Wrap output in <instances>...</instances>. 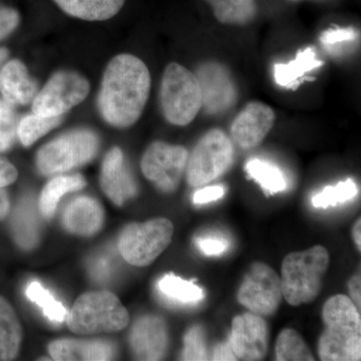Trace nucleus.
Segmentation results:
<instances>
[{
	"mask_svg": "<svg viewBox=\"0 0 361 361\" xmlns=\"http://www.w3.org/2000/svg\"><path fill=\"white\" fill-rule=\"evenodd\" d=\"M151 90V75L144 61L133 54L115 56L104 73L97 106L104 120L129 128L141 118Z\"/></svg>",
	"mask_w": 361,
	"mask_h": 361,
	"instance_id": "1",
	"label": "nucleus"
},
{
	"mask_svg": "<svg viewBox=\"0 0 361 361\" xmlns=\"http://www.w3.org/2000/svg\"><path fill=\"white\" fill-rule=\"evenodd\" d=\"M324 331L318 341L323 361L361 360L360 311L348 296L337 294L323 305Z\"/></svg>",
	"mask_w": 361,
	"mask_h": 361,
	"instance_id": "2",
	"label": "nucleus"
},
{
	"mask_svg": "<svg viewBox=\"0 0 361 361\" xmlns=\"http://www.w3.org/2000/svg\"><path fill=\"white\" fill-rule=\"evenodd\" d=\"M329 266V253L323 246L288 254L282 262L280 277L285 300L295 307L313 302L322 290Z\"/></svg>",
	"mask_w": 361,
	"mask_h": 361,
	"instance_id": "3",
	"label": "nucleus"
},
{
	"mask_svg": "<svg viewBox=\"0 0 361 361\" xmlns=\"http://www.w3.org/2000/svg\"><path fill=\"white\" fill-rule=\"evenodd\" d=\"M161 113L169 123L185 127L202 110L200 84L196 75L179 63L168 65L160 87Z\"/></svg>",
	"mask_w": 361,
	"mask_h": 361,
	"instance_id": "4",
	"label": "nucleus"
},
{
	"mask_svg": "<svg viewBox=\"0 0 361 361\" xmlns=\"http://www.w3.org/2000/svg\"><path fill=\"white\" fill-rule=\"evenodd\" d=\"M68 317V326L78 334H96L123 330L130 316L118 297L111 292H89L78 298Z\"/></svg>",
	"mask_w": 361,
	"mask_h": 361,
	"instance_id": "5",
	"label": "nucleus"
},
{
	"mask_svg": "<svg viewBox=\"0 0 361 361\" xmlns=\"http://www.w3.org/2000/svg\"><path fill=\"white\" fill-rule=\"evenodd\" d=\"M99 147V137L92 130H71L40 149L37 157V168L45 176L68 172L92 161Z\"/></svg>",
	"mask_w": 361,
	"mask_h": 361,
	"instance_id": "6",
	"label": "nucleus"
},
{
	"mask_svg": "<svg viewBox=\"0 0 361 361\" xmlns=\"http://www.w3.org/2000/svg\"><path fill=\"white\" fill-rule=\"evenodd\" d=\"M233 161L234 146L231 139L222 130H209L188 158L185 171L188 184L199 188L219 179L231 168Z\"/></svg>",
	"mask_w": 361,
	"mask_h": 361,
	"instance_id": "7",
	"label": "nucleus"
},
{
	"mask_svg": "<svg viewBox=\"0 0 361 361\" xmlns=\"http://www.w3.org/2000/svg\"><path fill=\"white\" fill-rule=\"evenodd\" d=\"M174 226L166 218L130 224L123 229L118 240L123 258L137 267L153 263L172 242Z\"/></svg>",
	"mask_w": 361,
	"mask_h": 361,
	"instance_id": "8",
	"label": "nucleus"
},
{
	"mask_svg": "<svg viewBox=\"0 0 361 361\" xmlns=\"http://www.w3.org/2000/svg\"><path fill=\"white\" fill-rule=\"evenodd\" d=\"M90 92L89 80L75 71L54 73L32 102V113L45 116H63L85 101Z\"/></svg>",
	"mask_w": 361,
	"mask_h": 361,
	"instance_id": "9",
	"label": "nucleus"
},
{
	"mask_svg": "<svg viewBox=\"0 0 361 361\" xmlns=\"http://www.w3.org/2000/svg\"><path fill=\"white\" fill-rule=\"evenodd\" d=\"M282 297L280 277L272 267L263 262L251 265L237 293L241 305L260 316L274 314Z\"/></svg>",
	"mask_w": 361,
	"mask_h": 361,
	"instance_id": "10",
	"label": "nucleus"
},
{
	"mask_svg": "<svg viewBox=\"0 0 361 361\" xmlns=\"http://www.w3.org/2000/svg\"><path fill=\"white\" fill-rule=\"evenodd\" d=\"M189 153L182 146L155 142L149 145L141 161L142 174L164 192H173L179 186L186 171Z\"/></svg>",
	"mask_w": 361,
	"mask_h": 361,
	"instance_id": "11",
	"label": "nucleus"
},
{
	"mask_svg": "<svg viewBox=\"0 0 361 361\" xmlns=\"http://www.w3.org/2000/svg\"><path fill=\"white\" fill-rule=\"evenodd\" d=\"M202 109L208 115H219L231 109L237 101V87L229 70L221 63L209 61L198 68Z\"/></svg>",
	"mask_w": 361,
	"mask_h": 361,
	"instance_id": "12",
	"label": "nucleus"
},
{
	"mask_svg": "<svg viewBox=\"0 0 361 361\" xmlns=\"http://www.w3.org/2000/svg\"><path fill=\"white\" fill-rule=\"evenodd\" d=\"M228 341L238 360H264L269 342L267 322L263 316L252 312L236 316Z\"/></svg>",
	"mask_w": 361,
	"mask_h": 361,
	"instance_id": "13",
	"label": "nucleus"
},
{
	"mask_svg": "<svg viewBox=\"0 0 361 361\" xmlns=\"http://www.w3.org/2000/svg\"><path fill=\"white\" fill-rule=\"evenodd\" d=\"M275 111L261 102H250L235 116L231 137L240 148L250 149L259 146L274 126Z\"/></svg>",
	"mask_w": 361,
	"mask_h": 361,
	"instance_id": "14",
	"label": "nucleus"
},
{
	"mask_svg": "<svg viewBox=\"0 0 361 361\" xmlns=\"http://www.w3.org/2000/svg\"><path fill=\"white\" fill-rule=\"evenodd\" d=\"M130 342L133 353L139 360H161L169 342L165 322L160 316H142L133 326Z\"/></svg>",
	"mask_w": 361,
	"mask_h": 361,
	"instance_id": "15",
	"label": "nucleus"
},
{
	"mask_svg": "<svg viewBox=\"0 0 361 361\" xmlns=\"http://www.w3.org/2000/svg\"><path fill=\"white\" fill-rule=\"evenodd\" d=\"M101 186L104 194L116 205L122 206L137 194L134 177L126 163L125 156L118 148H113L104 157L102 166Z\"/></svg>",
	"mask_w": 361,
	"mask_h": 361,
	"instance_id": "16",
	"label": "nucleus"
},
{
	"mask_svg": "<svg viewBox=\"0 0 361 361\" xmlns=\"http://www.w3.org/2000/svg\"><path fill=\"white\" fill-rule=\"evenodd\" d=\"M0 92L13 106H23L37 96V82L30 77L27 68L20 61L13 59L0 70Z\"/></svg>",
	"mask_w": 361,
	"mask_h": 361,
	"instance_id": "17",
	"label": "nucleus"
},
{
	"mask_svg": "<svg viewBox=\"0 0 361 361\" xmlns=\"http://www.w3.org/2000/svg\"><path fill=\"white\" fill-rule=\"evenodd\" d=\"M49 353L54 360H111L115 357L113 343L104 341H80L63 339L49 344Z\"/></svg>",
	"mask_w": 361,
	"mask_h": 361,
	"instance_id": "18",
	"label": "nucleus"
},
{
	"mask_svg": "<svg viewBox=\"0 0 361 361\" xmlns=\"http://www.w3.org/2000/svg\"><path fill=\"white\" fill-rule=\"evenodd\" d=\"M104 221L101 205L90 197H78L68 204L63 213V224L73 234L90 236L99 231Z\"/></svg>",
	"mask_w": 361,
	"mask_h": 361,
	"instance_id": "19",
	"label": "nucleus"
},
{
	"mask_svg": "<svg viewBox=\"0 0 361 361\" xmlns=\"http://www.w3.org/2000/svg\"><path fill=\"white\" fill-rule=\"evenodd\" d=\"M63 13L87 21H103L114 18L126 0H54Z\"/></svg>",
	"mask_w": 361,
	"mask_h": 361,
	"instance_id": "20",
	"label": "nucleus"
},
{
	"mask_svg": "<svg viewBox=\"0 0 361 361\" xmlns=\"http://www.w3.org/2000/svg\"><path fill=\"white\" fill-rule=\"evenodd\" d=\"M11 230L16 243L25 250L35 248L39 243V219L35 203L30 197L21 199L16 207L11 220Z\"/></svg>",
	"mask_w": 361,
	"mask_h": 361,
	"instance_id": "21",
	"label": "nucleus"
},
{
	"mask_svg": "<svg viewBox=\"0 0 361 361\" xmlns=\"http://www.w3.org/2000/svg\"><path fill=\"white\" fill-rule=\"evenodd\" d=\"M323 61L316 58L314 51L311 47L298 51L296 58L290 63H278L274 66L275 80L278 85L287 89H295L299 85V78L310 71L320 68Z\"/></svg>",
	"mask_w": 361,
	"mask_h": 361,
	"instance_id": "22",
	"label": "nucleus"
},
{
	"mask_svg": "<svg viewBox=\"0 0 361 361\" xmlns=\"http://www.w3.org/2000/svg\"><path fill=\"white\" fill-rule=\"evenodd\" d=\"M21 342V327L16 312L6 299L0 297V360H13Z\"/></svg>",
	"mask_w": 361,
	"mask_h": 361,
	"instance_id": "23",
	"label": "nucleus"
},
{
	"mask_svg": "<svg viewBox=\"0 0 361 361\" xmlns=\"http://www.w3.org/2000/svg\"><path fill=\"white\" fill-rule=\"evenodd\" d=\"M212 7L214 16L223 25H246L255 18V0H205Z\"/></svg>",
	"mask_w": 361,
	"mask_h": 361,
	"instance_id": "24",
	"label": "nucleus"
},
{
	"mask_svg": "<svg viewBox=\"0 0 361 361\" xmlns=\"http://www.w3.org/2000/svg\"><path fill=\"white\" fill-rule=\"evenodd\" d=\"M85 186L84 177L80 175L61 176L47 183L39 198V210L47 219L56 212L59 202L63 195L78 191Z\"/></svg>",
	"mask_w": 361,
	"mask_h": 361,
	"instance_id": "25",
	"label": "nucleus"
},
{
	"mask_svg": "<svg viewBox=\"0 0 361 361\" xmlns=\"http://www.w3.org/2000/svg\"><path fill=\"white\" fill-rule=\"evenodd\" d=\"M247 174L268 195L283 192L287 187L284 174L277 166L260 159H252L246 164Z\"/></svg>",
	"mask_w": 361,
	"mask_h": 361,
	"instance_id": "26",
	"label": "nucleus"
},
{
	"mask_svg": "<svg viewBox=\"0 0 361 361\" xmlns=\"http://www.w3.org/2000/svg\"><path fill=\"white\" fill-rule=\"evenodd\" d=\"M278 361H313L314 356L296 330L286 329L280 332L275 345Z\"/></svg>",
	"mask_w": 361,
	"mask_h": 361,
	"instance_id": "27",
	"label": "nucleus"
},
{
	"mask_svg": "<svg viewBox=\"0 0 361 361\" xmlns=\"http://www.w3.org/2000/svg\"><path fill=\"white\" fill-rule=\"evenodd\" d=\"M158 288L168 298L182 303L199 302L205 297L204 291L198 285L186 281L174 274H168L161 278Z\"/></svg>",
	"mask_w": 361,
	"mask_h": 361,
	"instance_id": "28",
	"label": "nucleus"
},
{
	"mask_svg": "<svg viewBox=\"0 0 361 361\" xmlns=\"http://www.w3.org/2000/svg\"><path fill=\"white\" fill-rule=\"evenodd\" d=\"M61 122V116H45L32 114V115L25 116L20 121L16 132L21 144L25 147H30L42 135L58 127Z\"/></svg>",
	"mask_w": 361,
	"mask_h": 361,
	"instance_id": "29",
	"label": "nucleus"
},
{
	"mask_svg": "<svg viewBox=\"0 0 361 361\" xmlns=\"http://www.w3.org/2000/svg\"><path fill=\"white\" fill-rule=\"evenodd\" d=\"M26 296L42 308L44 314L54 322H63L68 316V311L63 304L44 289L39 282L33 281L26 288Z\"/></svg>",
	"mask_w": 361,
	"mask_h": 361,
	"instance_id": "30",
	"label": "nucleus"
},
{
	"mask_svg": "<svg viewBox=\"0 0 361 361\" xmlns=\"http://www.w3.org/2000/svg\"><path fill=\"white\" fill-rule=\"evenodd\" d=\"M358 193L357 186L353 180L341 182L336 186L324 188L322 192L315 195L312 198V205L316 208H327L336 206L337 204L353 200Z\"/></svg>",
	"mask_w": 361,
	"mask_h": 361,
	"instance_id": "31",
	"label": "nucleus"
},
{
	"mask_svg": "<svg viewBox=\"0 0 361 361\" xmlns=\"http://www.w3.org/2000/svg\"><path fill=\"white\" fill-rule=\"evenodd\" d=\"M183 360H208L207 358L205 331H204V329L201 325H195V326L188 330L184 338Z\"/></svg>",
	"mask_w": 361,
	"mask_h": 361,
	"instance_id": "32",
	"label": "nucleus"
},
{
	"mask_svg": "<svg viewBox=\"0 0 361 361\" xmlns=\"http://www.w3.org/2000/svg\"><path fill=\"white\" fill-rule=\"evenodd\" d=\"M115 257L110 252H102L90 262V274L99 283H106L113 276L116 268Z\"/></svg>",
	"mask_w": 361,
	"mask_h": 361,
	"instance_id": "33",
	"label": "nucleus"
},
{
	"mask_svg": "<svg viewBox=\"0 0 361 361\" xmlns=\"http://www.w3.org/2000/svg\"><path fill=\"white\" fill-rule=\"evenodd\" d=\"M20 16L13 7L0 6V40L6 39L20 25Z\"/></svg>",
	"mask_w": 361,
	"mask_h": 361,
	"instance_id": "34",
	"label": "nucleus"
},
{
	"mask_svg": "<svg viewBox=\"0 0 361 361\" xmlns=\"http://www.w3.org/2000/svg\"><path fill=\"white\" fill-rule=\"evenodd\" d=\"M357 37V32L353 28H331L323 32L320 40L325 45H336L344 42H353Z\"/></svg>",
	"mask_w": 361,
	"mask_h": 361,
	"instance_id": "35",
	"label": "nucleus"
},
{
	"mask_svg": "<svg viewBox=\"0 0 361 361\" xmlns=\"http://www.w3.org/2000/svg\"><path fill=\"white\" fill-rule=\"evenodd\" d=\"M196 245L206 255H220L227 251L229 242L224 238L200 237L196 239Z\"/></svg>",
	"mask_w": 361,
	"mask_h": 361,
	"instance_id": "36",
	"label": "nucleus"
},
{
	"mask_svg": "<svg viewBox=\"0 0 361 361\" xmlns=\"http://www.w3.org/2000/svg\"><path fill=\"white\" fill-rule=\"evenodd\" d=\"M16 122H7L0 118V152L7 151L16 139Z\"/></svg>",
	"mask_w": 361,
	"mask_h": 361,
	"instance_id": "37",
	"label": "nucleus"
},
{
	"mask_svg": "<svg viewBox=\"0 0 361 361\" xmlns=\"http://www.w3.org/2000/svg\"><path fill=\"white\" fill-rule=\"evenodd\" d=\"M223 195H224V188L222 186L203 188L194 194L193 201L195 204L201 205V204L218 200V199L222 198Z\"/></svg>",
	"mask_w": 361,
	"mask_h": 361,
	"instance_id": "38",
	"label": "nucleus"
},
{
	"mask_svg": "<svg viewBox=\"0 0 361 361\" xmlns=\"http://www.w3.org/2000/svg\"><path fill=\"white\" fill-rule=\"evenodd\" d=\"M18 170L6 159L0 157V188L8 186L18 179Z\"/></svg>",
	"mask_w": 361,
	"mask_h": 361,
	"instance_id": "39",
	"label": "nucleus"
},
{
	"mask_svg": "<svg viewBox=\"0 0 361 361\" xmlns=\"http://www.w3.org/2000/svg\"><path fill=\"white\" fill-rule=\"evenodd\" d=\"M213 360H238L236 355H235L234 351L230 345L229 341H226L224 343L218 344L216 346L215 349H214Z\"/></svg>",
	"mask_w": 361,
	"mask_h": 361,
	"instance_id": "40",
	"label": "nucleus"
},
{
	"mask_svg": "<svg viewBox=\"0 0 361 361\" xmlns=\"http://www.w3.org/2000/svg\"><path fill=\"white\" fill-rule=\"evenodd\" d=\"M360 275H355L349 280L348 289L349 294H350V299L357 310L360 311L361 308V294H360Z\"/></svg>",
	"mask_w": 361,
	"mask_h": 361,
	"instance_id": "41",
	"label": "nucleus"
},
{
	"mask_svg": "<svg viewBox=\"0 0 361 361\" xmlns=\"http://www.w3.org/2000/svg\"><path fill=\"white\" fill-rule=\"evenodd\" d=\"M0 118L7 122H16L14 106L4 99H0Z\"/></svg>",
	"mask_w": 361,
	"mask_h": 361,
	"instance_id": "42",
	"label": "nucleus"
},
{
	"mask_svg": "<svg viewBox=\"0 0 361 361\" xmlns=\"http://www.w3.org/2000/svg\"><path fill=\"white\" fill-rule=\"evenodd\" d=\"M9 211V200L6 192L0 188V221L6 217Z\"/></svg>",
	"mask_w": 361,
	"mask_h": 361,
	"instance_id": "43",
	"label": "nucleus"
},
{
	"mask_svg": "<svg viewBox=\"0 0 361 361\" xmlns=\"http://www.w3.org/2000/svg\"><path fill=\"white\" fill-rule=\"evenodd\" d=\"M361 221L360 218L356 220L355 226L353 228V240L356 247H357L358 251L361 250Z\"/></svg>",
	"mask_w": 361,
	"mask_h": 361,
	"instance_id": "44",
	"label": "nucleus"
},
{
	"mask_svg": "<svg viewBox=\"0 0 361 361\" xmlns=\"http://www.w3.org/2000/svg\"><path fill=\"white\" fill-rule=\"evenodd\" d=\"M8 49H6V47H0V70H1L2 66L6 63V59L8 58Z\"/></svg>",
	"mask_w": 361,
	"mask_h": 361,
	"instance_id": "45",
	"label": "nucleus"
}]
</instances>
